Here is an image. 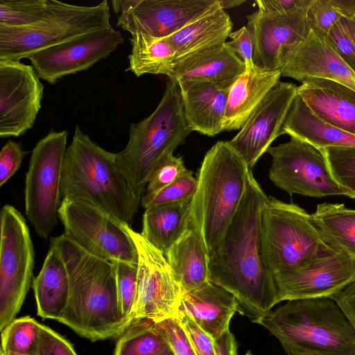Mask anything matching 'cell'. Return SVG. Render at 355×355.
<instances>
[{
  "label": "cell",
  "mask_w": 355,
  "mask_h": 355,
  "mask_svg": "<svg viewBox=\"0 0 355 355\" xmlns=\"http://www.w3.org/2000/svg\"><path fill=\"white\" fill-rule=\"evenodd\" d=\"M267 198L250 171L241 203L209 256L210 282L232 294L237 311L258 324L279 302L261 225Z\"/></svg>",
  "instance_id": "cell-1"
},
{
  "label": "cell",
  "mask_w": 355,
  "mask_h": 355,
  "mask_svg": "<svg viewBox=\"0 0 355 355\" xmlns=\"http://www.w3.org/2000/svg\"><path fill=\"white\" fill-rule=\"evenodd\" d=\"M50 243L69 282V300L58 321L92 342L120 336L129 324L120 308L114 263L91 254L64 233Z\"/></svg>",
  "instance_id": "cell-2"
},
{
  "label": "cell",
  "mask_w": 355,
  "mask_h": 355,
  "mask_svg": "<svg viewBox=\"0 0 355 355\" xmlns=\"http://www.w3.org/2000/svg\"><path fill=\"white\" fill-rule=\"evenodd\" d=\"M61 191L62 198L90 204L129 225L141 198L117 167L115 153L102 148L78 125L64 157Z\"/></svg>",
  "instance_id": "cell-3"
},
{
  "label": "cell",
  "mask_w": 355,
  "mask_h": 355,
  "mask_svg": "<svg viewBox=\"0 0 355 355\" xmlns=\"http://www.w3.org/2000/svg\"><path fill=\"white\" fill-rule=\"evenodd\" d=\"M259 324L288 355H355V331L331 297L287 301Z\"/></svg>",
  "instance_id": "cell-4"
},
{
  "label": "cell",
  "mask_w": 355,
  "mask_h": 355,
  "mask_svg": "<svg viewBox=\"0 0 355 355\" xmlns=\"http://www.w3.org/2000/svg\"><path fill=\"white\" fill-rule=\"evenodd\" d=\"M250 171L229 141H217L204 157L191 202L190 228L209 256L241 203Z\"/></svg>",
  "instance_id": "cell-5"
},
{
  "label": "cell",
  "mask_w": 355,
  "mask_h": 355,
  "mask_svg": "<svg viewBox=\"0 0 355 355\" xmlns=\"http://www.w3.org/2000/svg\"><path fill=\"white\" fill-rule=\"evenodd\" d=\"M191 132L184 118L178 84L168 79L155 110L130 125L126 146L115 153L117 167L137 194L142 196L157 163L173 153Z\"/></svg>",
  "instance_id": "cell-6"
},
{
  "label": "cell",
  "mask_w": 355,
  "mask_h": 355,
  "mask_svg": "<svg viewBox=\"0 0 355 355\" xmlns=\"http://www.w3.org/2000/svg\"><path fill=\"white\" fill-rule=\"evenodd\" d=\"M107 0L81 6L48 0L44 15L24 27L0 26V61L19 62L40 50L112 27Z\"/></svg>",
  "instance_id": "cell-7"
},
{
  "label": "cell",
  "mask_w": 355,
  "mask_h": 355,
  "mask_svg": "<svg viewBox=\"0 0 355 355\" xmlns=\"http://www.w3.org/2000/svg\"><path fill=\"white\" fill-rule=\"evenodd\" d=\"M266 254L274 275L302 269L331 249L297 205L268 197L261 210Z\"/></svg>",
  "instance_id": "cell-8"
},
{
  "label": "cell",
  "mask_w": 355,
  "mask_h": 355,
  "mask_svg": "<svg viewBox=\"0 0 355 355\" xmlns=\"http://www.w3.org/2000/svg\"><path fill=\"white\" fill-rule=\"evenodd\" d=\"M69 132L51 130L32 150L24 188L25 213L37 234L47 239L58 224L61 178Z\"/></svg>",
  "instance_id": "cell-9"
},
{
  "label": "cell",
  "mask_w": 355,
  "mask_h": 355,
  "mask_svg": "<svg viewBox=\"0 0 355 355\" xmlns=\"http://www.w3.org/2000/svg\"><path fill=\"white\" fill-rule=\"evenodd\" d=\"M35 252L22 214L5 205L1 211L0 331L19 312L33 283Z\"/></svg>",
  "instance_id": "cell-10"
},
{
  "label": "cell",
  "mask_w": 355,
  "mask_h": 355,
  "mask_svg": "<svg viewBox=\"0 0 355 355\" xmlns=\"http://www.w3.org/2000/svg\"><path fill=\"white\" fill-rule=\"evenodd\" d=\"M58 217L64 233L91 254L111 262L137 264V251L124 223L90 204L71 198H62Z\"/></svg>",
  "instance_id": "cell-11"
},
{
  "label": "cell",
  "mask_w": 355,
  "mask_h": 355,
  "mask_svg": "<svg viewBox=\"0 0 355 355\" xmlns=\"http://www.w3.org/2000/svg\"><path fill=\"white\" fill-rule=\"evenodd\" d=\"M123 227L138 254L137 289L132 322L150 319L156 322L177 318L183 292L166 257L130 225Z\"/></svg>",
  "instance_id": "cell-12"
},
{
  "label": "cell",
  "mask_w": 355,
  "mask_h": 355,
  "mask_svg": "<svg viewBox=\"0 0 355 355\" xmlns=\"http://www.w3.org/2000/svg\"><path fill=\"white\" fill-rule=\"evenodd\" d=\"M267 153L272 157L270 180L290 196H345L331 177L321 152L309 143L291 138L286 143L270 146Z\"/></svg>",
  "instance_id": "cell-13"
},
{
  "label": "cell",
  "mask_w": 355,
  "mask_h": 355,
  "mask_svg": "<svg viewBox=\"0 0 355 355\" xmlns=\"http://www.w3.org/2000/svg\"><path fill=\"white\" fill-rule=\"evenodd\" d=\"M117 26L130 33L155 38L171 36L211 10L218 0H112Z\"/></svg>",
  "instance_id": "cell-14"
},
{
  "label": "cell",
  "mask_w": 355,
  "mask_h": 355,
  "mask_svg": "<svg viewBox=\"0 0 355 355\" xmlns=\"http://www.w3.org/2000/svg\"><path fill=\"white\" fill-rule=\"evenodd\" d=\"M113 27L90 32L32 53L28 59L40 79L53 85L65 76L86 70L123 42Z\"/></svg>",
  "instance_id": "cell-15"
},
{
  "label": "cell",
  "mask_w": 355,
  "mask_h": 355,
  "mask_svg": "<svg viewBox=\"0 0 355 355\" xmlns=\"http://www.w3.org/2000/svg\"><path fill=\"white\" fill-rule=\"evenodd\" d=\"M44 85L32 65L0 61V137L31 129L41 109Z\"/></svg>",
  "instance_id": "cell-16"
},
{
  "label": "cell",
  "mask_w": 355,
  "mask_h": 355,
  "mask_svg": "<svg viewBox=\"0 0 355 355\" xmlns=\"http://www.w3.org/2000/svg\"><path fill=\"white\" fill-rule=\"evenodd\" d=\"M279 302L331 297L355 280V259L329 249L307 266L274 275Z\"/></svg>",
  "instance_id": "cell-17"
},
{
  "label": "cell",
  "mask_w": 355,
  "mask_h": 355,
  "mask_svg": "<svg viewBox=\"0 0 355 355\" xmlns=\"http://www.w3.org/2000/svg\"><path fill=\"white\" fill-rule=\"evenodd\" d=\"M306 9L286 13H264L259 10L246 16L254 42V64L266 70H280L311 28Z\"/></svg>",
  "instance_id": "cell-18"
},
{
  "label": "cell",
  "mask_w": 355,
  "mask_h": 355,
  "mask_svg": "<svg viewBox=\"0 0 355 355\" xmlns=\"http://www.w3.org/2000/svg\"><path fill=\"white\" fill-rule=\"evenodd\" d=\"M297 94L296 85L279 81L229 141L250 169L281 135L282 127Z\"/></svg>",
  "instance_id": "cell-19"
},
{
  "label": "cell",
  "mask_w": 355,
  "mask_h": 355,
  "mask_svg": "<svg viewBox=\"0 0 355 355\" xmlns=\"http://www.w3.org/2000/svg\"><path fill=\"white\" fill-rule=\"evenodd\" d=\"M282 76L299 82L309 78L336 81L355 90V73L331 46L326 36L312 30L287 58L280 69Z\"/></svg>",
  "instance_id": "cell-20"
},
{
  "label": "cell",
  "mask_w": 355,
  "mask_h": 355,
  "mask_svg": "<svg viewBox=\"0 0 355 355\" xmlns=\"http://www.w3.org/2000/svg\"><path fill=\"white\" fill-rule=\"evenodd\" d=\"M297 95L320 120L355 135V90L334 80L309 78Z\"/></svg>",
  "instance_id": "cell-21"
},
{
  "label": "cell",
  "mask_w": 355,
  "mask_h": 355,
  "mask_svg": "<svg viewBox=\"0 0 355 355\" xmlns=\"http://www.w3.org/2000/svg\"><path fill=\"white\" fill-rule=\"evenodd\" d=\"M245 70L227 42L176 60L166 76L176 82H209L230 87Z\"/></svg>",
  "instance_id": "cell-22"
},
{
  "label": "cell",
  "mask_w": 355,
  "mask_h": 355,
  "mask_svg": "<svg viewBox=\"0 0 355 355\" xmlns=\"http://www.w3.org/2000/svg\"><path fill=\"white\" fill-rule=\"evenodd\" d=\"M178 84L184 118L190 130L210 137L223 132L230 87L209 82Z\"/></svg>",
  "instance_id": "cell-23"
},
{
  "label": "cell",
  "mask_w": 355,
  "mask_h": 355,
  "mask_svg": "<svg viewBox=\"0 0 355 355\" xmlns=\"http://www.w3.org/2000/svg\"><path fill=\"white\" fill-rule=\"evenodd\" d=\"M281 76L256 65L241 73L229 88L222 131L241 130Z\"/></svg>",
  "instance_id": "cell-24"
},
{
  "label": "cell",
  "mask_w": 355,
  "mask_h": 355,
  "mask_svg": "<svg viewBox=\"0 0 355 355\" xmlns=\"http://www.w3.org/2000/svg\"><path fill=\"white\" fill-rule=\"evenodd\" d=\"M180 308L216 340L230 330L238 302L227 290L209 282L198 290L183 293Z\"/></svg>",
  "instance_id": "cell-25"
},
{
  "label": "cell",
  "mask_w": 355,
  "mask_h": 355,
  "mask_svg": "<svg viewBox=\"0 0 355 355\" xmlns=\"http://www.w3.org/2000/svg\"><path fill=\"white\" fill-rule=\"evenodd\" d=\"M280 134L309 143L318 150L336 146L355 147V135L320 120L297 94Z\"/></svg>",
  "instance_id": "cell-26"
},
{
  "label": "cell",
  "mask_w": 355,
  "mask_h": 355,
  "mask_svg": "<svg viewBox=\"0 0 355 355\" xmlns=\"http://www.w3.org/2000/svg\"><path fill=\"white\" fill-rule=\"evenodd\" d=\"M32 288L37 314L42 319L57 321L63 313L69 297V282L66 267L58 250L51 245Z\"/></svg>",
  "instance_id": "cell-27"
},
{
  "label": "cell",
  "mask_w": 355,
  "mask_h": 355,
  "mask_svg": "<svg viewBox=\"0 0 355 355\" xmlns=\"http://www.w3.org/2000/svg\"><path fill=\"white\" fill-rule=\"evenodd\" d=\"M191 200L153 205L143 214L140 234L165 257L190 228Z\"/></svg>",
  "instance_id": "cell-28"
},
{
  "label": "cell",
  "mask_w": 355,
  "mask_h": 355,
  "mask_svg": "<svg viewBox=\"0 0 355 355\" xmlns=\"http://www.w3.org/2000/svg\"><path fill=\"white\" fill-rule=\"evenodd\" d=\"M183 293L198 290L210 282L209 255L197 232L189 228L166 256Z\"/></svg>",
  "instance_id": "cell-29"
},
{
  "label": "cell",
  "mask_w": 355,
  "mask_h": 355,
  "mask_svg": "<svg viewBox=\"0 0 355 355\" xmlns=\"http://www.w3.org/2000/svg\"><path fill=\"white\" fill-rule=\"evenodd\" d=\"M232 29V22L230 15L219 7L167 38L178 60L226 42Z\"/></svg>",
  "instance_id": "cell-30"
},
{
  "label": "cell",
  "mask_w": 355,
  "mask_h": 355,
  "mask_svg": "<svg viewBox=\"0 0 355 355\" xmlns=\"http://www.w3.org/2000/svg\"><path fill=\"white\" fill-rule=\"evenodd\" d=\"M311 223L328 247L355 259V209L343 203H320Z\"/></svg>",
  "instance_id": "cell-31"
},
{
  "label": "cell",
  "mask_w": 355,
  "mask_h": 355,
  "mask_svg": "<svg viewBox=\"0 0 355 355\" xmlns=\"http://www.w3.org/2000/svg\"><path fill=\"white\" fill-rule=\"evenodd\" d=\"M130 42L132 49L126 71L137 77L144 74L166 76L176 60L175 52L167 37L135 35L131 36Z\"/></svg>",
  "instance_id": "cell-32"
},
{
  "label": "cell",
  "mask_w": 355,
  "mask_h": 355,
  "mask_svg": "<svg viewBox=\"0 0 355 355\" xmlns=\"http://www.w3.org/2000/svg\"><path fill=\"white\" fill-rule=\"evenodd\" d=\"M168 345L159 322L133 321L118 337L113 355H157Z\"/></svg>",
  "instance_id": "cell-33"
},
{
  "label": "cell",
  "mask_w": 355,
  "mask_h": 355,
  "mask_svg": "<svg viewBox=\"0 0 355 355\" xmlns=\"http://www.w3.org/2000/svg\"><path fill=\"white\" fill-rule=\"evenodd\" d=\"M40 325L29 315L15 318L1 331V349L37 355Z\"/></svg>",
  "instance_id": "cell-34"
},
{
  "label": "cell",
  "mask_w": 355,
  "mask_h": 355,
  "mask_svg": "<svg viewBox=\"0 0 355 355\" xmlns=\"http://www.w3.org/2000/svg\"><path fill=\"white\" fill-rule=\"evenodd\" d=\"M334 180L355 200V147H327L319 150Z\"/></svg>",
  "instance_id": "cell-35"
},
{
  "label": "cell",
  "mask_w": 355,
  "mask_h": 355,
  "mask_svg": "<svg viewBox=\"0 0 355 355\" xmlns=\"http://www.w3.org/2000/svg\"><path fill=\"white\" fill-rule=\"evenodd\" d=\"M48 0H1L0 26L20 28L29 26L44 15Z\"/></svg>",
  "instance_id": "cell-36"
},
{
  "label": "cell",
  "mask_w": 355,
  "mask_h": 355,
  "mask_svg": "<svg viewBox=\"0 0 355 355\" xmlns=\"http://www.w3.org/2000/svg\"><path fill=\"white\" fill-rule=\"evenodd\" d=\"M181 157L169 153L163 157L152 170L141 202L145 201L172 183L186 171Z\"/></svg>",
  "instance_id": "cell-37"
},
{
  "label": "cell",
  "mask_w": 355,
  "mask_h": 355,
  "mask_svg": "<svg viewBox=\"0 0 355 355\" xmlns=\"http://www.w3.org/2000/svg\"><path fill=\"white\" fill-rule=\"evenodd\" d=\"M115 264L119 304L121 313L129 325L137 289V264L123 261L113 262Z\"/></svg>",
  "instance_id": "cell-38"
},
{
  "label": "cell",
  "mask_w": 355,
  "mask_h": 355,
  "mask_svg": "<svg viewBox=\"0 0 355 355\" xmlns=\"http://www.w3.org/2000/svg\"><path fill=\"white\" fill-rule=\"evenodd\" d=\"M326 37L339 56L355 73V19L341 17Z\"/></svg>",
  "instance_id": "cell-39"
},
{
  "label": "cell",
  "mask_w": 355,
  "mask_h": 355,
  "mask_svg": "<svg viewBox=\"0 0 355 355\" xmlns=\"http://www.w3.org/2000/svg\"><path fill=\"white\" fill-rule=\"evenodd\" d=\"M197 184L198 181L194 178L193 172L187 169L178 179L157 194L141 202V205L147 209L153 205L191 200L196 192Z\"/></svg>",
  "instance_id": "cell-40"
},
{
  "label": "cell",
  "mask_w": 355,
  "mask_h": 355,
  "mask_svg": "<svg viewBox=\"0 0 355 355\" xmlns=\"http://www.w3.org/2000/svg\"><path fill=\"white\" fill-rule=\"evenodd\" d=\"M311 30L327 36L332 26L343 17L331 0H311L306 10Z\"/></svg>",
  "instance_id": "cell-41"
},
{
  "label": "cell",
  "mask_w": 355,
  "mask_h": 355,
  "mask_svg": "<svg viewBox=\"0 0 355 355\" xmlns=\"http://www.w3.org/2000/svg\"><path fill=\"white\" fill-rule=\"evenodd\" d=\"M196 355H216L215 340L206 333L183 309L177 315Z\"/></svg>",
  "instance_id": "cell-42"
},
{
  "label": "cell",
  "mask_w": 355,
  "mask_h": 355,
  "mask_svg": "<svg viewBox=\"0 0 355 355\" xmlns=\"http://www.w3.org/2000/svg\"><path fill=\"white\" fill-rule=\"evenodd\" d=\"M28 151L20 142L8 140L0 153V187H2L19 168Z\"/></svg>",
  "instance_id": "cell-43"
},
{
  "label": "cell",
  "mask_w": 355,
  "mask_h": 355,
  "mask_svg": "<svg viewBox=\"0 0 355 355\" xmlns=\"http://www.w3.org/2000/svg\"><path fill=\"white\" fill-rule=\"evenodd\" d=\"M37 355H78L72 345L62 336L40 325Z\"/></svg>",
  "instance_id": "cell-44"
},
{
  "label": "cell",
  "mask_w": 355,
  "mask_h": 355,
  "mask_svg": "<svg viewBox=\"0 0 355 355\" xmlns=\"http://www.w3.org/2000/svg\"><path fill=\"white\" fill-rule=\"evenodd\" d=\"M175 355H196L177 318L159 322Z\"/></svg>",
  "instance_id": "cell-45"
},
{
  "label": "cell",
  "mask_w": 355,
  "mask_h": 355,
  "mask_svg": "<svg viewBox=\"0 0 355 355\" xmlns=\"http://www.w3.org/2000/svg\"><path fill=\"white\" fill-rule=\"evenodd\" d=\"M232 41L227 42L230 48L242 60L245 70H251L255 64L253 62L254 51V37L247 26H243L229 35Z\"/></svg>",
  "instance_id": "cell-46"
},
{
  "label": "cell",
  "mask_w": 355,
  "mask_h": 355,
  "mask_svg": "<svg viewBox=\"0 0 355 355\" xmlns=\"http://www.w3.org/2000/svg\"><path fill=\"white\" fill-rule=\"evenodd\" d=\"M311 0H257L258 10L264 13H286L306 9Z\"/></svg>",
  "instance_id": "cell-47"
},
{
  "label": "cell",
  "mask_w": 355,
  "mask_h": 355,
  "mask_svg": "<svg viewBox=\"0 0 355 355\" xmlns=\"http://www.w3.org/2000/svg\"><path fill=\"white\" fill-rule=\"evenodd\" d=\"M331 298L338 304L355 331V280Z\"/></svg>",
  "instance_id": "cell-48"
},
{
  "label": "cell",
  "mask_w": 355,
  "mask_h": 355,
  "mask_svg": "<svg viewBox=\"0 0 355 355\" xmlns=\"http://www.w3.org/2000/svg\"><path fill=\"white\" fill-rule=\"evenodd\" d=\"M216 355H238L237 344L230 330L215 340Z\"/></svg>",
  "instance_id": "cell-49"
},
{
  "label": "cell",
  "mask_w": 355,
  "mask_h": 355,
  "mask_svg": "<svg viewBox=\"0 0 355 355\" xmlns=\"http://www.w3.org/2000/svg\"><path fill=\"white\" fill-rule=\"evenodd\" d=\"M342 17L355 19V0H331Z\"/></svg>",
  "instance_id": "cell-50"
},
{
  "label": "cell",
  "mask_w": 355,
  "mask_h": 355,
  "mask_svg": "<svg viewBox=\"0 0 355 355\" xmlns=\"http://www.w3.org/2000/svg\"><path fill=\"white\" fill-rule=\"evenodd\" d=\"M245 2V0H218L220 8L224 10L239 6Z\"/></svg>",
  "instance_id": "cell-51"
},
{
  "label": "cell",
  "mask_w": 355,
  "mask_h": 355,
  "mask_svg": "<svg viewBox=\"0 0 355 355\" xmlns=\"http://www.w3.org/2000/svg\"><path fill=\"white\" fill-rule=\"evenodd\" d=\"M157 355H175V354L168 345L162 351H160Z\"/></svg>",
  "instance_id": "cell-52"
},
{
  "label": "cell",
  "mask_w": 355,
  "mask_h": 355,
  "mask_svg": "<svg viewBox=\"0 0 355 355\" xmlns=\"http://www.w3.org/2000/svg\"><path fill=\"white\" fill-rule=\"evenodd\" d=\"M0 355H31L28 354H22V353H18L11 351H3L1 349Z\"/></svg>",
  "instance_id": "cell-53"
},
{
  "label": "cell",
  "mask_w": 355,
  "mask_h": 355,
  "mask_svg": "<svg viewBox=\"0 0 355 355\" xmlns=\"http://www.w3.org/2000/svg\"><path fill=\"white\" fill-rule=\"evenodd\" d=\"M245 355H252V354H251L250 353H247Z\"/></svg>",
  "instance_id": "cell-54"
}]
</instances>
